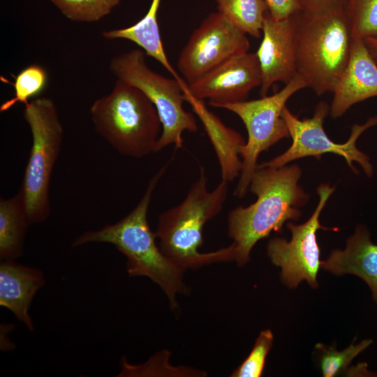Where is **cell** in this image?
<instances>
[{"label": "cell", "mask_w": 377, "mask_h": 377, "mask_svg": "<svg viewBox=\"0 0 377 377\" xmlns=\"http://www.w3.org/2000/svg\"><path fill=\"white\" fill-rule=\"evenodd\" d=\"M301 168L296 164L279 168H258L249 185L257 196L255 202L239 206L228 216V234L233 240L234 261L245 265L256 243L272 232H281L283 224L297 221L300 207L309 195L299 185Z\"/></svg>", "instance_id": "cell-1"}, {"label": "cell", "mask_w": 377, "mask_h": 377, "mask_svg": "<svg viewBox=\"0 0 377 377\" xmlns=\"http://www.w3.org/2000/svg\"><path fill=\"white\" fill-rule=\"evenodd\" d=\"M165 171L163 167L151 177L143 196L127 215L99 230L83 232L74 239L73 246L94 242L113 245L126 257L128 274L148 277L161 288L171 308L176 309L177 295L188 292L183 281L185 270L163 253L147 221L154 191Z\"/></svg>", "instance_id": "cell-2"}, {"label": "cell", "mask_w": 377, "mask_h": 377, "mask_svg": "<svg viewBox=\"0 0 377 377\" xmlns=\"http://www.w3.org/2000/svg\"><path fill=\"white\" fill-rule=\"evenodd\" d=\"M228 191V183L222 181L212 190L207 188L203 167L184 200L158 217L155 232L163 253L184 270L196 269L215 263L234 260V246L201 253L205 224L222 210Z\"/></svg>", "instance_id": "cell-3"}, {"label": "cell", "mask_w": 377, "mask_h": 377, "mask_svg": "<svg viewBox=\"0 0 377 377\" xmlns=\"http://www.w3.org/2000/svg\"><path fill=\"white\" fill-rule=\"evenodd\" d=\"M297 73L316 95L332 93L350 53L353 35L345 9L294 15Z\"/></svg>", "instance_id": "cell-4"}, {"label": "cell", "mask_w": 377, "mask_h": 377, "mask_svg": "<svg viewBox=\"0 0 377 377\" xmlns=\"http://www.w3.org/2000/svg\"><path fill=\"white\" fill-rule=\"evenodd\" d=\"M90 114L97 133L120 154L139 158L156 152L162 124L139 89L117 80L108 95L94 102Z\"/></svg>", "instance_id": "cell-5"}, {"label": "cell", "mask_w": 377, "mask_h": 377, "mask_svg": "<svg viewBox=\"0 0 377 377\" xmlns=\"http://www.w3.org/2000/svg\"><path fill=\"white\" fill-rule=\"evenodd\" d=\"M23 116L32 144L19 192L31 225L41 223L50 216V180L64 130L57 106L49 98H36L24 104Z\"/></svg>", "instance_id": "cell-6"}, {"label": "cell", "mask_w": 377, "mask_h": 377, "mask_svg": "<svg viewBox=\"0 0 377 377\" xmlns=\"http://www.w3.org/2000/svg\"><path fill=\"white\" fill-rule=\"evenodd\" d=\"M145 55L140 49L120 54L112 59L110 69L117 80L139 89L154 105L162 124L156 152L170 145L182 148L183 133L198 131L195 116L183 106L186 82L152 71L146 64Z\"/></svg>", "instance_id": "cell-7"}, {"label": "cell", "mask_w": 377, "mask_h": 377, "mask_svg": "<svg viewBox=\"0 0 377 377\" xmlns=\"http://www.w3.org/2000/svg\"><path fill=\"white\" fill-rule=\"evenodd\" d=\"M306 87L305 81L297 73L283 89L272 95L219 107L237 114L244 123L248 134L247 141L240 152L242 167L234 193L236 196L243 198L246 194L257 170L260 153L290 136L282 112L288 99Z\"/></svg>", "instance_id": "cell-8"}, {"label": "cell", "mask_w": 377, "mask_h": 377, "mask_svg": "<svg viewBox=\"0 0 377 377\" xmlns=\"http://www.w3.org/2000/svg\"><path fill=\"white\" fill-rule=\"evenodd\" d=\"M329 113L330 106L324 101L317 104L312 117L303 119H300L286 106L282 117L287 125L292 144L283 154L258 165V168H279L299 158L314 156L320 159L324 154L333 153L342 156L354 172H358L353 163L357 162L364 173L371 177L374 170L370 159L357 147L356 142L364 131L377 125V116L369 117L363 124L353 125L348 140L339 144L327 136L323 128L324 120Z\"/></svg>", "instance_id": "cell-9"}, {"label": "cell", "mask_w": 377, "mask_h": 377, "mask_svg": "<svg viewBox=\"0 0 377 377\" xmlns=\"http://www.w3.org/2000/svg\"><path fill=\"white\" fill-rule=\"evenodd\" d=\"M334 187L322 184L317 188L318 202L310 218L304 223L297 225L288 222L286 227L291 232L288 241L282 237H274L267 243V253L272 263L281 267L283 283L291 288L306 281L316 288L317 275L321 267L320 249L316 232L318 230L337 231L336 228H326L320 223V215L327 201L334 191Z\"/></svg>", "instance_id": "cell-10"}, {"label": "cell", "mask_w": 377, "mask_h": 377, "mask_svg": "<svg viewBox=\"0 0 377 377\" xmlns=\"http://www.w3.org/2000/svg\"><path fill=\"white\" fill-rule=\"evenodd\" d=\"M249 47L246 34L219 12L213 13L191 34L178 57L177 68L189 84Z\"/></svg>", "instance_id": "cell-11"}, {"label": "cell", "mask_w": 377, "mask_h": 377, "mask_svg": "<svg viewBox=\"0 0 377 377\" xmlns=\"http://www.w3.org/2000/svg\"><path fill=\"white\" fill-rule=\"evenodd\" d=\"M261 84V72L255 53L245 52L225 61L185 89L199 100L207 99L214 108L246 100Z\"/></svg>", "instance_id": "cell-12"}, {"label": "cell", "mask_w": 377, "mask_h": 377, "mask_svg": "<svg viewBox=\"0 0 377 377\" xmlns=\"http://www.w3.org/2000/svg\"><path fill=\"white\" fill-rule=\"evenodd\" d=\"M262 33L256 54L261 72L260 95L265 96L273 84H287L297 75L294 15L276 20L267 12Z\"/></svg>", "instance_id": "cell-13"}, {"label": "cell", "mask_w": 377, "mask_h": 377, "mask_svg": "<svg viewBox=\"0 0 377 377\" xmlns=\"http://www.w3.org/2000/svg\"><path fill=\"white\" fill-rule=\"evenodd\" d=\"M332 118L341 117L351 106L377 96V64L364 39L353 38L350 57L332 91Z\"/></svg>", "instance_id": "cell-14"}, {"label": "cell", "mask_w": 377, "mask_h": 377, "mask_svg": "<svg viewBox=\"0 0 377 377\" xmlns=\"http://www.w3.org/2000/svg\"><path fill=\"white\" fill-rule=\"evenodd\" d=\"M43 272L35 267L1 260L0 264V305L10 311L27 328L34 330L29 313L32 300L43 286Z\"/></svg>", "instance_id": "cell-15"}, {"label": "cell", "mask_w": 377, "mask_h": 377, "mask_svg": "<svg viewBox=\"0 0 377 377\" xmlns=\"http://www.w3.org/2000/svg\"><path fill=\"white\" fill-rule=\"evenodd\" d=\"M321 267L335 275L350 274L369 287L377 304V244H373L368 229L358 226L346 240V248L333 250Z\"/></svg>", "instance_id": "cell-16"}, {"label": "cell", "mask_w": 377, "mask_h": 377, "mask_svg": "<svg viewBox=\"0 0 377 377\" xmlns=\"http://www.w3.org/2000/svg\"><path fill=\"white\" fill-rule=\"evenodd\" d=\"M184 85L185 101L198 117L214 147L221 168V180L229 183L240 175L242 162L241 149L246 143L242 135L227 126L211 112L203 101L191 95Z\"/></svg>", "instance_id": "cell-17"}, {"label": "cell", "mask_w": 377, "mask_h": 377, "mask_svg": "<svg viewBox=\"0 0 377 377\" xmlns=\"http://www.w3.org/2000/svg\"><path fill=\"white\" fill-rule=\"evenodd\" d=\"M161 0H152L146 15L135 24L123 29L103 31L107 39H126L143 49L148 55L161 64L173 77L182 79L170 63L161 40L157 14Z\"/></svg>", "instance_id": "cell-18"}, {"label": "cell", "mask_w": 377, "mask_h": 377, "mask_svg": "<svg viewBox=\"0 0 377 377\" xmlns=\"http://www.w3.org/2000/svg\"><path fill=\"white\" fill-rule=\"evenodd\" d=\"M31 225L20 192L0 200V258L15 260L23 252L28 226Z\"/></svg>", "instance_id": "cell-19"}, {"label": "cell", "mask_w": 377, "mask_h": 377, "mask_svg": "<svg viewBox=\"0 0 377 377\" xmlns=\"http://www.w3.org/2000/svg\"><path fill=\"white\" fill-rule=\"evenodd\" d=\"M218 12L240 31L259 38L269 11L264 0H215Z\"/></svg>", "instance_id": "cell-20"}, {"label": "cell", "mask_w": 377, "mask_h": 377, "mask_svg": "<svg viewBox=\"0 0 377 377\" xmlns=\"http://www.w3.org/2000/svg\"><path fill=\"white\" fill-rule=\"evenodd\" d=\"M170 353L161 351L142 364H130L126 359L121 360L119 376H204L203 371L185 367H173L169 363Z\"/></svg>", "instance_id": "cell-21"}, {"label": "cell", "mask_w": 377, "mask_h": 377, "mask_svg": "<svg viewBox=\"0 0 377 377\" xmlns=\"http://www.w3.org/2000/svg\"><path fill=\"white\" fill-rule=\"evenodd\" d=\"M47 81V73L42 66L34 64L25 67L15 77L14 97L1 105L0 112H6L18 103H27L45 89Z\"/></svg>", "instance_id": "cell-22"}, {"label": "cell", "mask_w": 377, "mask_h": 377, "mask_svg": "<svg viewBox=\"0 0 377 377\" xmlns=\"http://www.w3.org/2000/svg\"><path fill=\"white\" fill-rule=\"evenodd\" d=\"M121 0H51L67 19L78 22H97L110 13Z\"/></svg>", "instance_id": "cell-23"}, {"label": "cell", "mask_w": 377, "mask_h": 377, "mask_svg": "<svg viewBox=\"0 0 377 377\" xmlns=\"http://www.w3.org/2000/svg\"><path fill=\"white\" fill-rule=\"evenodd\" d=\"M345 10L353 38H377V0H349Z\"/></svg>", "instance_id": "cell-24"}, {"label": "cell", "mask_w": 377, "mask_h": 377, "mask_svg": "<svg viewBox=\"0 0 377 377\" xmlns=\"http://www.w3.org/2000/svg\"><path fill=\"white\" fill-rule=\"evenodd\" d=\"M355 340L346 349L337 350L334 346L327 347L318 343L316 348L321 352L320 369L324 377L335 376L344 371L352 360L371 343V339H366L355 345Z\"/></svg>", "instance_id": "cell-25"}, {"label": "cell", "mask_w": 377, "mask_h": 377, "mask_svg": "<svg viewBox=\"0 0 377 377\" xmlns=\"http://www.w3.org/2000/svg\"><path fill=\"white\" fill-rule=\"evenodd\" d=\"M274 341L271 330L260 332L254 346L242 364L232 373L231 377H259L262 375L267 355Z\"/></svg>", "instance_id": "cell-26"}, {"label": "cell", "mask_w": 377, "mask_h": 377, "mask_svg": "<svg viewBox=\"0 0 377 377\" xmlns=\"http://www.w3.org/2000/svg\"><path fill=\"white\" fill-rule=\"evenodd\" d=\"M301 11L320 14L337 9H345L349 0H298Z\"/></svg>", "instance_id": "cell-27"}, {"label": "cell", "mask_w": 377, "mask_h": 377, "mask_svg": "<svg viewBox=\"0 0 377 377\" xmlns=\"http://www.w3.org/2000/svg\"><path fill=\"white\" fill-rule=\"evenodd\" d=\"M269 13L276 20L290 17L301 11L298 0H264Z\"/></svg>", "instance_id": "cell-28"}, {"label": "cell", "mask_w": 377, "mask_h": 377, "mask_svg": "<svg viewBox=\"0 0 377 377\" xmlns=\"http://www.w3.org/2000/svg\"><path fill=\"white\" fill-rule=\"evenodd\" d=\"M364 40L368 51L377 64V38L367 37L364 38Z\"/></svg>", "instance_id": "cell-29"}]
</instances>
